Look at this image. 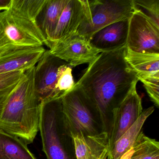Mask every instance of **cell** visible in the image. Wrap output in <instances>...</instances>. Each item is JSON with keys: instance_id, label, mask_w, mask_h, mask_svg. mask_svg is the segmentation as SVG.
Instances as JSON below:
<instances>
[{"instance_id": "cell-21", "label": "cell", "mask_w": 159, "mask_h": 159, "mask_svg": "<svg viewBox=\"0 0 159 159\" xmlns=\"http://www.w3.org/2000/svg\"><path fill=\"white\" fill-rule=\"evenodd\" d=\"M134 11L152 21L159 27V0H133Z\"/></svg>"}, {"instance_id": "cell-12", "label": "cell", "mask_w": 159, "mask_h": 159, "mask_svg": "<svg viewBox=\"0 0 159 159\" xmlns=\"http://www.w3.org/2000/svg\"><path fill=\"white\" fill-rule=\"evenodd\" d=\"M129 19L108 25L94 33L90 44L99 52H112L126 46Z\"/></svg>"}, {"instance_id": "cell-18", "label": "cell", "mask_w": 159, "mask_h": 159, "mask_svg": "<svg viewBox=\"0 0 159 159\" xmlns=\"http://www.w3.org/2000/svg\"><path fill=\"white\" fill-rule=\"evenodd\" d=\"M125 59L137 73L159 72V54L137 52L126 48Z\"/></svg>"}, {"instance_id": "cell-14", "label": "cell", "mask_w": 159, "mask_h": 159, "mask_svg": "<svg viewBox=\"0 0 159 159\" xmlns=\"http://www.w3.org/2000/svg\"><path fill=\"white\" fill-rule=\"evenodd\" d=\"M67 0H46L36 18V25L49 48L53 34Z\"/></svg>"}, {"instance_id": "cell-2", "label": "cell", "mask_w": 159, "mask_h": 159, "mask_svg": "<svg viewBox=\"0 0 159 159\" xmlns=\"http://www.w3.org/2000/svg\"><path fill=\"white\" fill-rule=\"evenodd\" d=\"M35 66L27 70L13 89L0 98V129L33 142L39 131L42 103L34 83Z\"/></svg>"}, {"instance_id": "cell-19", "label": "cell", "mask_w": 159, "mask_h": 159, "mask_svg": "<svg viewBox=\"0 0 159 159\" xmlns=\"http://www.w3.org/2000/svg\"><path fill=\"white\" fill-rule=\"evenodd\" d=\"M120 159H159V142L146 136L142 132Z\"/></svg>"}, {"instance_id": "cell-8", "label": "cell", "mask_w": 159, "mask_h": 159, "mask_svg": "<svg viewBox=\"0 0 159 159\" xmlns=\"http://www.w3.org/2000/svg\"><path fill=\"white\" fill-rule=\"evenodd\" d=\"M45 51L43 46L8 45L0 47V75L26 71L36 66Z\"/></svg>"}, {"instance_id": "cell-6", "label": "cell", "mask_w": 159, "mask_h": 159, "mask_svg": "<svg viewBox=\"0 0 159 159\" xmlns=\"http://www.w3.org/2000/svg\"><path fill=\"white\" fill-rule=\"evenodd\" d=\"M46 41L36 22L11 7L0 12V47L8 45L43 46Z\"/></svg>"}, {"instance_id": "cell-16", "label": "cell", "mask_w": 159, "mask_h": 159, "mask_svg": "<svg viewBox=\"0 0 159 159\" xmlns=\"http://www.w3.org/2000/svg\"><path fill=\"white\" fill-rule=\"evenodd\" d=\"M0 159H36L25 142L0 129Z\"/></svg>"}, {"instance_id": "cell-3", "label": "cell", "mask_w": 159, "mask_h": 159, "mask_svg": "<svg viewBox=\"0 0 159 159\" xmlns=\"http://www.w3.org/2000/svg\"><path fill=\"white\" fill-rule=\"evenodd\" d=\"M39 131L47 159H77L74 139L64 118L61 98L42 103Z\"/></svg>"}, {"instance_id": "cell-4", "label": "cell", "mask_w": 159, "mask_h": 159, "mask_svg": "<svg viewBox=\"0 0 159 159\" xmlns=\"http://www.w3.org/2000/svg\"><path fill=\"white\" fill-rule=\"evenodd\" d=\"M61 101L64 118L72 137L108 140L97 107L81 87L74 85Z\"/></svg>"}, {"instance_id": "cell-7", "label": "cell", "mask_w": 159, "mask_h": 159, "mask_svg": "<svg viewBox=\"0 0 159 159\" xmlns=\"http://www.w3.org/2000/svg\"><path fill=\"white\" fill-rule=\"evenodd\" d=\"M126 48L137 52L159 54V27L134 11L129 19Z\"/></svg>"}, {"instance_id": "cell-25", "label": "cell", "mask_w": 159, "mask_h": 159, "mask_svg": "<svg viewBox=\"0 0 159 159\" xmlns=\"http://www.w3.org/2000/svg\"><path fill=\"white\" fill-rule=\"evenodd\" d=\"M12 0H0V12L6 11L11 7Z\"/></svg>"}, {"instance_id": "cell-1", "label": "cell", "mask_w": 159, "mask_h": 159, "mask_svg": "<svg viewBox=\"0 0 159 159\" xmlns=\"http://www.w3.org/2000/svg\"><path fill=\"white\" fill-rule=\"evenodd\" d=\"M126 50L100 53L75 84L96 106L108 139L115 111L139 81L125 59Z\"/></svg>"}, {"instance_id": "cell-11", "label": "cell", "mask_w": 159, "mask_h": 159, "mask_svg": "<svg viewBox=\"0 0 159 159\" xmlns=\"http://www.w3.org/2000/svg\"><path fill=\"white\" fill-rule=\"evenodd\" d=\"M142 111L141 98L135 86L114 112L108 139V152L114 143L137 120Z\"/></svg>"}, {"instance_id": "cell-15", "label": "cell", "mask_w": 159, "mask_h": 159, "mask_svg": "<svg viewBox=\"0 0 159 159\" xmlns=\"http://www.w3.org/2000/svg\"><path fill=\"white\" fill-rule=\"evenodd\" d=\"M154 111L153 107L143 110L135 123L114 143L105 159H120L134 144L142 132L144 123Z\"/></svg>"}, {"instance_id": "cell-10", "label": "cell", "mask_w": 159, "mask_h": 159, "mask_svg": "<svg viewBox=\"0 0 159 159\" xmlns=\"http://www.w3.org/2000/svg\"><path fill=\"white\" fill-rule=\"evenodd\" d=\"M50 53L69 64L72 68L91 63L100 53L91 45L89 39L76 35L52 44Z\"/></svg>"}, {"instance_id": "cell-20", "label": "cell", "mask_w": 159, "mask_h": 159, "mask_svg": "<svg viewBox=\"0 0 159 159\" xmlns=\"http://www.w3.org/2000/svg\"><path fill=\"white\" fill-rule=\"evenodd\" d=\"M72 67L67 63L63 64L58 69L56 88L58 99L62 98L74 88L75 83L72 76Z\"/></svg>"}, {"instance_id": "cell-23", "label": "cell", "mask_w": 159, "mask_h": 159, "mask_svg": "<svg viewBox=\"0 0 159 159\" xmlns=\"http://www.w3.org/2000/svg\"><path fill=\"white\" fill-rule=\"evenodd\" d=\"M139 81L144 84L151 101L157 107H159V72L137 73Z\"/></svg>"}, {"instance_id": "cell-5", "label": "cell", "mask_w": 159, "mask_h": 159, "mask_svg": "<svg viewBox=\"0 0 159 159\" xmlns=\"http://www.w3.org/2000/svg\"><path fill=\"white\" fill-rule=\"evenodd\" d=\"M83 16L77 35L89 39L101 29L130 18L134 12L133 0H82Z\"/></svg>"}, {"instance_id": "cell-9", "label": "cell", "mask_w": 159, "mask_h": 159, "mask_svg": "<svg viewBox=\"0 0 159 159\" xmlns=\"http://www.w3.org/2000/svg\"><path fill=\"white\" fill-rule=\"evenodd\" d=\"M66 63L46 50L35 66V89L41 103L58 99L56 90L57 72L59 67Z\"/></svg>"}, {"instance_id": "cell-13", "label": "cell", "mask_w": 159, "mask_h": 159, "mask_svg": "<svg viewBox=\"0 0 159 159\" xmlns=\"http://www.w3.org/2000/svg\"><path fill=\"white\" fill-rule=\"evenodd\" d=\"M83 16L82 0H67L53 34L50 46L77 35Z\"/></svg>"}, {"instance_id": "cell-24", "label": "cell", "mask_w": 159, "mask_h": 159, "mask_svg": "<svg viewBox=\"0 0 159 159\" xmlns=\"http://www.w3.org/2000/svg\"><path fill=\"white\" fill-rule=\"evenodd\" d=\"M25 71H16L0 75V98L14 88Z\"/></svg>"}, {"instance_id": "cell-17", "label": "cell", "mask_w": 159, "mask_h": 159, "mask_svg": "<svg viewBox=\"0 0 159 159\" xmlns=\"http://www.w3.org/2000/svg\"><path fill=\"white\" fill-rule=\"evenodd\" d=\"M77 159H105L108 152V140L74 137Z\"/></svg>"}, {"instance_id": "cell-22", "label": "cell", "mask_w": 159, "mask_h": 159, "mask_svg": "<svg viewBox=\"0 0 159 159\" xmlns=\"http://www.w3.org/2000/svg\"><path fill=\"white\" fill-rule=\"evenodd\" d=\"M45 1L46 0H12L11 6L35 22Z\"/></svg>"}]
</instances>
